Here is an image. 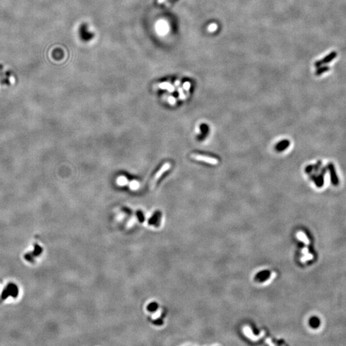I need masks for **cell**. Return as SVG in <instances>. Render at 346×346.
<instances>
[{
	"instance_id": "1",
	"label": "cell",
	"mask_w": 346,
	"mask_h": 346,
	"mask_svg": "<svg viewBox=\"0 0 346 346\" xmlns=\"http://www.w3.org/2000/svg\"><path fill=\"white\" fill-rule=\"evenodd\" d=\"M171 164L170 163H169V162L165 163L164 164H163L162 167H161L160 170L155 174L154 177H153V178L151 180V187L152 189L154 188V187H155L157 181L160 178V177L162 176V174L163 173H165L167 170L171 168Z\"/></svg>"
},
{
	"instance_id": "2",
	"label": "cell",
	"mask_w": 346,
	"mask_h": 346,
	"mask_svg": "<svg viewBox=\"0 0 346 346\" xmlns=\"http://www.w3.org/2000/svg\"><path fill=\"white\" fill-rule=\"evenodd\" d=\"M327 169L329 171L331 184L334 186H338L340 183V180L339 178L338 177L335 165L333 163L330 162L327 164Z\"/></svg>"
},
{
	"instance_id": "3",
	"label": "cell",
	"mask_w": 346,
	"mask_h": 346,
	"mask_svg": "<svg viewBox=\"0 0 346 346\" xmlns=\"http://www.w3.org/2000/svg\"><path fill=\"white\" fill-rule=\"evenodd\" d=\"M243 331L246 336L253 342L258 341V340H260V339H262V337H264L265 333L264 331H262L261 333H260L259 335H257V336H256V335H254L253 334V331H252L251 329L249 326L244 327L243 328Z\"/></svg>"
},
{
	"instance_id": "4",
	"label": "cell",
	"mask_w": 346,
	"mask_h": 346,
	"mask_svg": "<svg viewBox=\"0 0 346 346\" xmlns=\"http://www.w3.org/2000/svg\"><path fill=\"white\" fill-rule=\"evenodd\" d=\"M337 56V52L332 51L329 54H327V56H325L324 58L321 60L317 61L315 62V67H321L322 65L329 63V62H331L332 60H333L336 58Z\"/></svg>"
},
{
	"instance_id": "5",
	"label": "cell",
	"mask_w": 346,
	"mask_h": 346,
	"mask_svg": "<svg viewBox=\"0 0 346 346\" xmlns=\"http://www.w3.org/2000/svg\"><path fill=\"white\" fill-rule=\"evenodd\" d=\"M191 157L192 158H194V159H195V160L203 161V162L211 163V164L216 165L218 163V160L216 159V158L208 157H205V156H203V155H197V154L192 155Z\"/></svg>"
},
{
	"instance_id": "6",
	"label": "cell",
	"mask_w": 346,
	"mask_h": 346,
	"mask_svg": "<svg viewBox=\"0 0 346 346\" xmlns=\"http://www.w3.org/2000/svg\"><path fill=\"white\" fill-rule=\"evenodd\" d=\"M326 169H323L322 170L321 173L319 174L318 176H313V179L315 181V183L316 185L319 187V188H321V187H322L324 185V176L325 174H326Z\"/></svg>"
},
{
	"instance_id": "7",
	"label": "cell",
	"mask_w": 346,
	"mask_h": 346,
	"mask_svg": "<svg viewBox=\"0 0 346 346\" xmlns=\"http://www.w3.org/2000/svg\"><path fill=\"white\" fill-rule=\"evenodd\" d=\"M160 212H156L153 215V216L150 218L148 221V224L149 225H155L156 227H158L160 226Z\"/></svg>"
},
{
	"instance_id": "8",
	"label": "cell",
	"mask_w": 346,
	"mask_h": 346,
	"mask_svg": "<svg viewBox=\"0 0 346 346\" xmlns=\"http://www.w3.org/2000/svg\"><path fill=\"white\" fill-rule=\"evenodd\" d=\"M158 87H159L160 88H162V89H167L169 91V92H173L174 90V88L173 85L167 82L162 83V84H159Z\"/></svg>"
},
{
	"instance_id": "9",
	"label": "cell",
	"mask_w": 346,
	"mask_h": 346,
	"mask_svg": "<svg viewBox=\"0 0 346 346\" xmlns=\"http://www.w3.org/2000/svg\"><path fill=\"white\" fill-rule=\"evenodd\" d=\"M329 67L328 66H323L321 67H319V68L317 69L315 72V75L316 76H320V75H321L322 73H324V72L329 71Z\"/></svg>"
},
{
	"instance_id": "10",
	"label": "cell",
	"mask_w": 346,
	"mask_h": 346,
	"mask_svg": "<svg viewBox=\"0 0 346 346\" xmlns=\"http://www.w3.org/2000/svg\"><path fill=\"white\" fill-rule=\"evenodd\" d=\"M158 308V303L156 302H153V303H151L149 305L147 306V310L150 312H154L155 311H157Z\"/></svg>"
},
{
	"instance_id": "11",
	"label": "cell",
	"mask_w": 346,
	"mask_h": 346,
	"mask_svg": "<svg viewBox=\"0 0 346 346\" xmlns=\"http://www.w3.org/2000/svg\"><path fill=\"white\" fill-rule=\"evenodd\" d=\"M127 182H128V181H127V179L124 176L119 177V178L118 179V180H117V183H118V184L121 186L125 185L127 183Z\"/></svg>"
},
{
	"instance_id": "12",
	"label": "cell",
	"mask_w": 346,
	"mask_h": 346,
	"mask_svg": "<svg viewBox=\"0 0 346 346\" xmlns=\"http://www.w3.org/2000/svg\"><path fill=\"white\" fill-rule=\"evenodd\" d=\"M130 186L131 189H136L138 187H139V183L136 181H133L130 183Z\"/></svg>"
},
{
	"instance_id": "13",
	"label": "cell",
	"mask_w": 346,
	"mask_h": 346,
	"mask_svg": "<svg viewBox=\"0 0 346 346\" xmlns=\"http://www.w3.org/2000/svg\"><path fill=\"white\" fill-rule=\"evenodd\" d=\"M137 217H138V219H139V220L140 222H143L145 220L144 215H143L142 213L140 211L137 212Z\"/></svg>"
},
{
	"instance_id": "14",
	"label": "cell",
	"mask_w": 346,
	"mask_h": 346,
	"mask_svg": "<svg viewBox=\"0 0 346 346\" xmlns=\"http://www.w3.org/2000/svg\"><path fill=\"white\" fill-rule=\"evenodd\" d=\"M311 322H312V324H311L312 326H313V327H318L319 323H320L319 320L317 318H313V319H312V321H311Z\"/></svg>"
},
{
	"instance_id": "15",
	"label": "cell",
	"mask_w": 346,
	"mask_h": 346,
	"mask_svg": "<svg viewBox=\"0 0 346 346\" xmlns=\"http://www.w3.org/2000/svg\"><path fill=\"white\" fill-rule=\"evenodd\" d=\"M153 323H154L155 325H157V326H160V325H162L163 322L161 319H158L157 320H155V321L153 322Z\"/></svg>"
},
{
	"instance_id": "16",
	"label": "cell",
	"mask_w": 346,
	"mask_h": 346,
	"mask_svg": "<svg viewBox=\"0 0 346 346\" xmlns=\"http://www.w3.org/2000/svg\"><path fill=\"white\" fill-rule=\"evenodd\" d=\"M190 87H191V84H190L189 82L185 83L184 85H183V87L185 88V90H188L189 88H190Z\"/></svg>"
},
{
	"instance_id": "17",
	"label": "cell",
	"mask_w": 346,
	"mask_h": 346,
	"mask_svg": "<svg viewBox=\"0 0 346 346\" xmlns=\"http://www.w3.org/2000/svg\"><path fill=\"white\" fill-rule=\"evenodd\" d=\"M266 342L268 344L270 345H275L274 344H273V343L272 342V341H271V339H266Z\"/></svg>"
},
{
	"instance_id": "18",
	"label": "cell",
	"mask_w": 346,
	"mask_h": 346,
	"mask_svg": "<svg viewBox=\"0 0 346 346\" xmlns=\"http://www.w3.org/2000/svg\"><path fill=\"white\" fill-rule=\"evenodd\" d=\"M169 102H170L171 104H174V103H175V102H176L175 99H174L173 97H171V98H169Z\"/></svg>"
},
{
	"instance_id": "19",
	"label": "cell",
	"mask_w": 346,
	"mask_h": 346,
	"mask_svg": "<svg viewBox=\"0 0 346 346\" xmlns=\"http://www.w3.org/2000/svg\"><path fill=\"white\" fill-rule=\"evenodd\" d=\"M165 1H167V0H158V3H162L164 2Z\"/></svg>"
}]
</instances>
